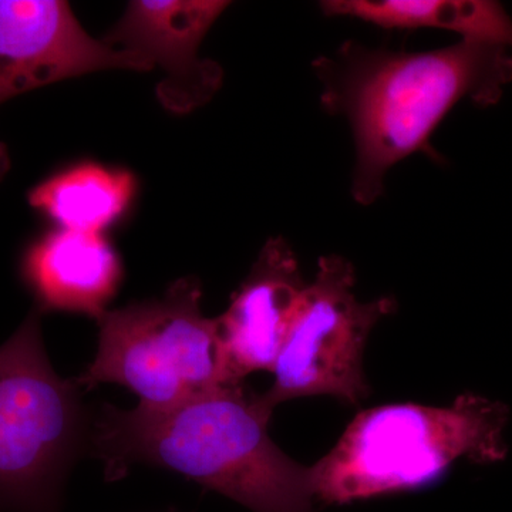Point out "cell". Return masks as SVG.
Wrapping results in <instances>:
<instances>
[{
	"instance_id": "1",
	"label": "cell",
	"mask_w": 512,
	"mask_h": 512,
	"mask_svg": "<svg viewBox=\"0 0 512 512\" xmlns=\"http://www.w3.org/2000/svg\"><path fill=\"white\" fill-rule=\"evenodd\" d=\"M313 69L322 84L320 104L352 128V195L362 205L379 200L400 161L416 153L439 157L430 138L460 101L494 106L512 82L507 49L467 40L427 52L346 42Z\"/></svg>"
},
{
	"instance_id": "2",
	"label": "cell",
	"mask_w": 512,
	"mask_h": 512,
	"mask_svg": "<svg viewBox=\"0 0 512 512\" xmlns=\"http://www.w3.org/2000/svg\"><path fill=\"white\" fill-rule=\"evenodd\" d=\"M274 409L262 394L229 384L165 410L106 406L90 448L117 480L133 464L167 468L252 512H313L311 468L268 434Z\"/></svg>"
},
{
	"instance_id": "3",
	"label": "cell",
	"mask_w": 512,
	"mask_h": 512,
	"mask_svg": "<svg viewBox=\"0 0 512 512\" xmlns=\"http://www.w3.org/2000/svg\"><path fill=\"white\" fill-rule=\"evenodd\" d=\"M507 404L463 393L450 406L384 404L363 410L311 467L315 500L343 505L436 483L456 461L508 456Z\"/></svg>"
},
{
	"instance_id": "4",
	"label": "cell",
	"mask_w": 512,
	"mask_h": 512,
	"mask_svg": "<svg viewBox=\"0 0 512 512\" xmlns=\"http://www.w3.org/2000/svg\"><path fill=\"white\" fill-rule=\"evenodd\" d=\"M40 315L30 313L0 346V512H60L86 441L80 386L50 365Z\"/></svg>"
},
{
	"instance_id": "5",
	"label": "cell",
	"mask_w": 512,
	"mask_h": 512,
	"mask_svg": "<svg viewBox=\"0 0 512 512\" xmlns=\"http://www.w3.org/2000/svg\"><path fill=\"white\" fill-rule=\"evenodd\" d=\"M201 298L200 282L185 278L163 298L103 313L96 356L76 383L86 389L120 384L150 410L238 384L225 365L217 319L202 315Z\"/></svg>"
},
{
	"instance_id": "6",
	"label": "cell",
	"mask_w": 512,
	"mask_h": 512,
	"mask_svg": "<svg viewBox=\"0 0 512 512\" xmlns=\"http://www.w3.org/2000/svg\"><path fill=\"white\" fill-rule=\"evenodd\" d=\"M348 259L322 256L309 282L291 332L279 353L271 389L262 399L271 409L301 397L330 396L346 404L369 397L363 355L373 328L397 308L393 296L362 302Z\"/></svg>"
},
{
	"instance_id": "7",
	"label": "cell",
	"mask_w": 512,
	"mask_h": 512,
	"mask_svg": "<svg viewBox=\"0 0 512 512\" xmlns=\"http://www.w3.org/2000/svg\"><path fill=\"white\" fill-rule=\"evenodd\" d=\"M151 72L143 57L90 36L62 0H0V106L39 87L101 70ZM6 154L0 151V175Z\"/></svg>"
},
{
	"instance_id": "8",
	"label": "cell",
	"mask_w": 512,
	"mask_h": 512,
	"mask_svg": "<svg viewBox=\"0 0 512 512\" xmlns=\"http://www.w3.org/2000/svg\"><path fill=\"white\" fill-rule=\"evenodd\" d=\"M228 6L222 0H133L104 42L163 69L157 99L171 113H190L221 89L220 64L200 59L198 50Z\"/></svg>"
},
{
	"instance_id": "9",
	"label": "cell",
	"mask_w": 512,
	"mask_h": 512,
	"mask_svg": "<svg viewBox=\"0 0 512 512\" xmlns=\"http://www.w3.org/2000/svg\"><path fill=\"white\" fill-rule=\"evenodd\" d=\"M306 284L291 245L271 238L245 281L217 318L222 355L232 382L272 372L301 309Z\"/></svg>"
},
{
	"instance_id": "10",
	"label": "cell",
	"mask_w": 512,
	"mask_h": 512,
	"mask_svg": "<svg viewBox=\"0 0 512 512\" xmlns=\"http://www.w3.org/2000/svg\"><path fill=\"white\" fill-rule=\"evenodd\" d=\"M22 275L39 312H69L99 319L123 281V264L103 234L57 228L36 239Z\"/></svg>"
},
{
	"instance_id": "11",
	"label": "cell",
	"mask_w": 512,
	"mask_h": 512,
	"mask_svg": "<svg viewBox=\"0 0 512 512\" xmlns=\"http://www.w3.org/2000/svg\"><path fill=\"white\" fill-rule=\"evenodd\" d=\"M332 18H352L387 30L440 29L461 40L512 49V19L488 0H326Z\"/></svg>"
},
{
	"instance_id": "12",
	"label": "cell",
	"mask_w": 512,
	"mask_h": 512,
	"mask_svg": "<svg viewBox=\"0 0 512 512\" xmlns=\"http://www.w3.org/2000/svg\"><path fill=\"white\" fill-rule=\"evenodd\" d=\"M136 191V178L127 170L80 163L37 184L29 204L57 228L103 234L126 214Z\"/></svg>"
}]
</instances>
